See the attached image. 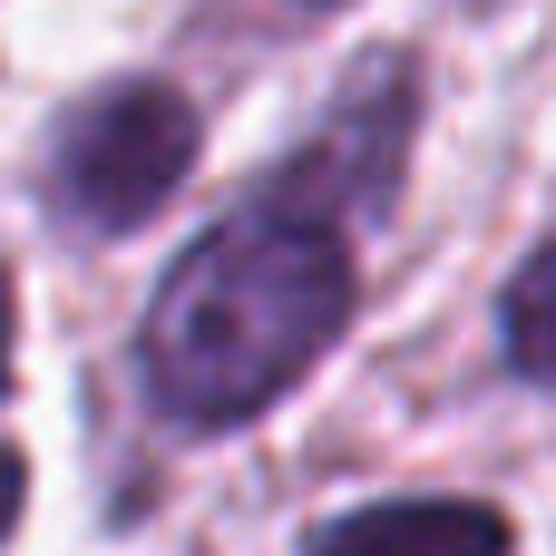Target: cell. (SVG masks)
I'll list each match as a JSON object with an SVG mask.
<instances>
[{"label": "cell", "mask_w": 556, "mask_h": 556, "mask_svg": "<svg viewBox=\"0 0 556 556\" xmlns=\"http://www.w3.org/2000/svg\"><path fill=\"white\" fill-rule=\"evenodd\" d=\"M352 323V254L342 225L313 205H244L225 225H205L156 303H147V381L176 420L225 430L274 410Z\"/></svg>", "instance_id": "6da1fadb"}, {"label": "cell", "mask_w": 556, "mask_h": 556, "mask_svg": "<svg viewBox=\"0 0 556 556\" xmlns=\"http://www.w3.org/2000/svg\"><path fill=\"white\" fill-rule=\"evenodd\" d=\"M186 166H195V108L166 78H117V88L78 98L59 127V195L98 235L147 225L186 186Z\"/></svg>", "instance_id": "7a4b0ae2"}, {"label": "cell", "mask_w": 556, "mask_h": 556, "mask_svg": "<svg viewBox=\"0 0 556 556\" xmlns=\"http://www.w3.org/2000/svg\"><path fill=\"white\" fill-rule=\"evenodd\" d=\"M410 68L401 59H371V78H352V98L303 137V156L283 166V205H313V215H371V205H391V186H401V147H410Z\"/></svg>", "instance_id": "3957f363"}, {"label": "cell", "mask_w": 556, "mask_h": 556, "mask_svg": "<svg viewBox=\"0 0 556 556\" xmlns=\"http://www.w3.org/2000/svg\"><path fill=\"white\" fill-rule=\"evenodd\" d=\"M313 556H508V518L479 498H391L342 518Z\"/></svg>", "instance_id": "277c9868"}, {"label": "cell", "mask_w": 556, "mask_h": 556, "mask_svg": "<svg viewBox=\"0 0 556 556\" xmlns=\"http://www.w3.org/2000/svg\"><path fill=\"white\" fill-rule=\"evenodd\" d=\"M498 342H508V362L518 371H538L556 381V235L508 274V303H498Z\"/></svg>", "instance_id": "5b68a950"}, {"label": "cell", "mask_w": 556, "mask_h": 556, "mask_svg": "<svg viewBox=\"0 0 556 556\" xmlns=\"http://www.w3.org/2000/svg\"><path fill=\"white\" fill-rule=\"evenodd\" d=\"M20 498H29V469H20V450H0V538L20 528Z\"/></svg>", "instance_id": "8992f818"}, {"label": "cell", "mask_w": 556, "mask_h": 556, "mask_svg": "<svg viewBox=\"0 0 556 556\" xmlns=\"http://www.w3.org/2000/svg\"><path fill=\"white\" fill-rule=\"evenodd\" d=\"M0 391H10V264H0Z\"/></svg>", "instance_id": "52a82bcc"}]
</instances>
